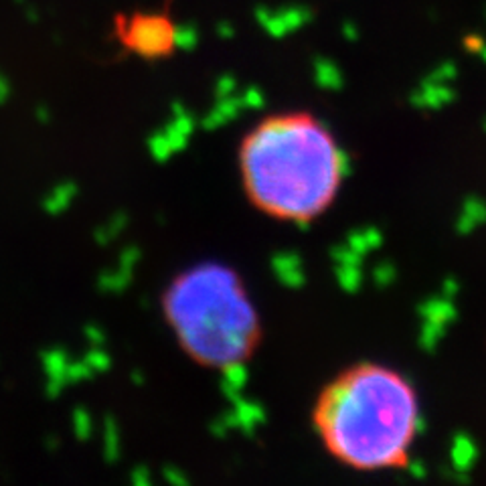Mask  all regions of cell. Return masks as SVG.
Wrapping results in <instances>:
<instances>
[{
    "instance_id": "6da1fadb",
    "label": "cell",
    "mask_w": 486,
    "mask_h": 486,
    "mask_svg": "<svg viewBox=\"0 0 486 486\" xmlns=\"http://www.w3.org/2000/svg\"><path fill=\"white\" fill-rule=\"evenodd\" d=\"M243 193L259 213L308 225L324 213L350 173V156L306 112L262 117L237 150Z\"/></svg>"
},
{
    "instance_id": "7a4b0ae2",
    "label": "cell",
    "mask_w": 486,
    "mask_h": 486,
    "mask_svg": "<svg viewBox=\"0 0 486 486\" xmlns=\"http://www.w3.org/2000/svg\"><path fill=\"white\" fill-rule=\"evenodd\" d=\"M417 411L415 393L401 375L363 363L322 389L314 428L341 462L379 470L406 460Z\"/></svg>"
},
{
    "instance_id": "3957f363",
    "label": "cell",
    "mask_w": 486,
    "mask_h": 486,
    "mask_svg": "<svg viewBox=\"0 0 486 486\" xmlns=\"http://www.w3.org/2000/svg\"><path fill=\"white\" fill-rule=\"evenodd\" d=\"M162 316L183 352L207 369L239 367L262 343V318L243 278L219 262L175 276L162 294Z\"/></svg>"
},
{
    "instance_id": "277c9868",
    "label": "cell",
    "mask_w": 486,
    "mask_h": 486,
    "mask_svg": "<svg viewBox=\"0 0 486 486\" xmlns=\"http://www.w3.org/2000/svg\"><path fill=\"white\" fill-rule=\"evenodd\" d=\"M114 37L130 55L160 61L176 51L178 27L169 10H132L114 17Z\"/></svg>"
},
{
    "instance_id": "5b68a950",
    "label": "cell",
    "mask_w": 486,
    "mask_h": 486,
    "mask_svg": "<svg viewBox=\"0 0 486 486\" xmlns=\"http://www.w3.org/2000/svg\"><path fill=\"white\" fill-rule=\"evenodd\" d=\"M456 99V92L448 83H434V81H422L415 92H411L409 103L415 110L424 112H436L450 106Z\"/></svg>"
},
{
    "instance_id": "8992f818",
    "label": "cell",
    "mask_w": 486,
    "mask_h": 486,
    "mask_svg": "<svg viewBox=\"0 0 486 486\" xmlns=\"http://www.w3.org/2000/svg\"><path fill=\"white\" fill-rule=\"evenodd\" d=\"M450 466L456 472H470L476 460H478V446L474 442V438L470 434H464V431H458L452 436L450 440Z\"/></svg>"
},
{
    "instance_id": "52a82bcc",
    "label": "cell",
    "mask_w": 486,
    "mask_h": 486,
    "mask_svg": "<svg viewBox=\"0 0 486 486\" xmlns=\"http://www.w3.org/2000/svg\"><path fill=\"white\" fill-rule=\"evenodd\" d=\"M486 223V201H483L476 194H470L464 199L460 213L456 217L454 229L458 235H470L474 234L478 227H483Z\"/></svg>"
},
{
    "instance_id": "ba28073f",
    "label": "cell",
    "mask_w": 486,
    "mask_h": 486,
    "mask_svg": "<svg viewBox=\"0 0 486 486\" xmlns=\"http://www.w3.org/2000/svg\"><path fill=\"white\" fill-rule=\"evenodd\" d=\"M417 314L422 320H431V322H440L448 327L456 320L458 310L454 306V300H450L446 296H434L417 306Z\"/></svg>"
},
{
    "instance_id": "9c48e42d",
    "label": "cell",
    "mask_w": 486,
    "mask_h": 486,
    "mask_svg": "<svg viewBox=\"0 0 486 486\" xmlns=\"http://www.w3.org/2000/svg\"><path fill=\"white\" fill-rule=\"evenodd\" d=\"M446 331V324L431 322V320H422L420 334H417V345H420V349L426 350V352H434V350L440 347V343L444 341Z\"/></svg>"
},
{
    "instance_id": "30bf717a",
    "label": "cell",
    "mask_w": 486,
    "mask_h": 486,
    "mask_svg": "<svg viewBox=\"0 0 486 486\" xmlns=\"http://www.w3.org/2000/svg\"><path fill=\"white\" fill-rule=\"evenodd\" d=\"M458 76V67L452 63V61H446L442 65H438L436 69H431L428 73L426 81H434V83H448V81H454Z\"/></svg>"
},
{
    "instance_id": "8fae6325",
    "label": "cell",
    "mask_w": 486,
    "mask_h": 486,
    "mask_svg": "<svg viewBox=\"0 0 486 486\" xmlns=\"http://www.w3.org/2000/svg\"><path fill=\"white\" fill-rule=\"evenodd\" d=\"M395 276H397V270H395V266H393V264H389V262H385V264H379V266L375 268V273H373L375 282H377L379 286H383V288L395 282Z\"/></svg>"
},
{
    "instance_id": "7c38bea8",
    "label": "cell",
    "mask_w": 486,
    "mask_h": 486,
    "mask_svg": "<svg viewBox=\"0 0 486 486\" xmlns=\"http://www.w3.org/2000/svg\"><path fill=\"white\" fill-rule=\"evenodd\" d=\"M341 284L347 288V290H357L359 284H361V272L357 270V266H345L341 270Z\"/></svg>"
},
{
    "instance_id": "4fadbf2b",
    "label": "cell",
    "mask_w": 486,
    "mask_h": 486,
    "mask_svg": "<svg viewBox=\"0 0 486 486\" xmlns=\"http://www.w3.org/2000/svg\"><path fill=\"white\" fill-rule=\"evenodd\" d=\"M406 470H408V474L411 478H417V480H422V478L428 476V466H426L422 460H417V458L408 460V462H406Z\"/></svg>"
},
{
    "instance_id": "5bb4252c",
    "label": "cell",
    "mask_w": 486,
    "mask_h": 486,
    "mask_svg": "<svg viewBox=\"0 0 486 486\" xmlns=\"http://www.w3.org/2000/svg\"><path fill=\"white\" fill-rule=\"evenodd\" d=\"M458 292H460V284H458V280H456L454 276H450V278H446V280L442 282V296L454 300V298L458 296Z\"/></svg>"
},
{
    "instance_id": "9a60e30c",
    "label": "cell",
    "mask_w": 486,
    "mask_h": 486,
    "mask_svg": "<svg viewBox=\"0 0 486 486\" xmlns=\"http://www.w3.org/2000/svg\"><path fill=\"white\" fill-rule=\"evenodd\" d=\"M411 428H413V436L426 434V429H428V420H426V415L417 411L415 417H413V422H411Z\"/></svg>"
},
{
    "instance_id": "2e32d148",
    "label": "cell",
    "mask_w": 486,
    "mask_h": 486,
    "mask_svg": "<svg viewBox=\"0 0 486 486\" xmlns=\"http://www.w3.org/2000/svg\"><path fill=\"white\" fill-rule=\"evenodd\" d=\"M478 53H480V57H483V61L486 63V45H483V49H480Z\"/></svg>"
},
{
    "instance_id": "e0dca14e",
    "label": "cell",
    "mask_w": 486,
    "mask_h": 486,
    "mask_svg": "<svg viewBox=\"0 0 486 486\" xmlns=\"http://www.w3.org/2000/svg\"><path fill=\"white\" fill-rule=\"evenodd\" d=\"M483 128H485V132H486V117H485V122H483Z\"/></svg>"
}]
</instances>
